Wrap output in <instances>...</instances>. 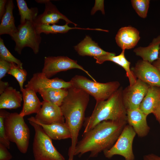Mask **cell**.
Here are the masks:
<instances>
[{"label": "cell", "mask_w": 160, "mask_h": 160, "mask_svg": "<svg viewBox=\"0 0 160 160\" xmlns=\"http://www.w3.org/2000/svg\"><path fill=\"white\" fill-rule=\"evenodd\" d=\"M127 121H103L86 132L78 143L74 156H82L90 152L89 157H97L102 151L109 149L114 144Z\"/></svg>", "instance_id": "obj_1"}, {"label": "cell", "mask_w": 160, "mask_h": 160, "mask_svg": "<svg viewBox=\"0 0 160 160\" xmlns=\"http://www.w3.org/2000/svg\"><path fill=\"white\" fill-rule=\"evenodd\" d=\"M89 95L81 89L73 87L69 88L67 95L60 106L71 134V143L68 151V160H73L79 132L85 119Z\"/></svg>", "instance_id": "obj_2"}, {"label": "cell", "mask_w": 160, "mask_h": 160, "mask_svg": "<svg viewBox=\"0 0 160 160\" xmlns=\"http://www.w3.org/2000/svg\"><path fill=\"white\" fill-rule=\"evenodd\" d=\"M123 90L120 87L107 100L96 102L92 114L85 119L83 133L104 121H127V110L123 101Z\"/></svg>", "instance_id": "obj_3"}, {"label": "cell", "mask_w": 160, "mask_h": 160, "mask_svg": "<svg viewBox=\"0 0 160 160\" xmlns=\"http://www.w3.org/2000/svg\"><path fill=\"white\" fill-rule=\"evenodd\" d=\"M4 125L8 140L16 144L20 152L26 153L29 145L30 132L23 117L17 113H9L4 119Z\"/></svg>", "instance_id": "obj_4"}, {"label": "cell", "mask_w": 160, "mask_h": 160, "mask_svg": "<svg viewBox=\"0 0 160 160\" xmlns=\"http://www.w3.org/2000/svg\"><path fill=\"white\" fill-rule=\"evenodd\" d=\"M70 81L72 87L83 90L93 97L96 102L107 100L120 86L118 81L100 83L78 75L72 77Z\"/></svg>", "instance_id": "obj_5"}, {"label": "cell", "mask_w": 160, "mask_h": 160, "mask_svg": "<svg viewBox=\"0 0 160 160\" xmlns=\"http://www.w3.org/2000/svg\"><path fill=\"white\" fill-rule=\"evenodd\" d=\"M28 121L35 132L33 143L34 160H65L53 145L52 139L45 133L42 127L32 121Z\"/></svg>", "instance_id": "obj_6"}, {"label": "cell", "mask_w": 160, "mask_h": 160, "mask_svg": "<svg viewBox=\"0 0 160 160\" xmlns=\"http://www.w3.org/2000/svg\"><path fill=\"white\" fill-rule=\"evenodd\" d=\"M11 37L15 42L14 49L18 54L20 55L26 47L31 48L35 54L39 52L41 37L37 33L33 22L26 20L20 24L17 32Z\"/></svg>", "instance_id": "obj_7"}, {"label": "cell", "mask_w": 160, "mask_h": 160, "mask_svg": "<svg viewBox=\"0 0 160 160\" xmlns=\"http://www.w3.org/2000/svg\"><path fill=\"white\" fill-rule=\"evenodd\" d=\"M136 134L133 128L126 124L113 146L103 151L105 156L111 158L115 155H119L125 160H134L132 144Z\"/></svg>", "instance_id": "obj_8"}, {"label": "cell", "mask_w": 160, "mask_h": 160, "mask_svg": "<svg viewBox=\"0 0 160 160\" xmlns=\"http://www.w3.org/2000/svg\"><path fill=\"white\" fill-rule=\"evenodd\" d=\"M42 72L49 78L57 73L72 69H78L87 74L93 81L96 80L89 73L77 63L76 60H72L67 56H57L45 57Z\"/></svg>", "instance_id": "obj_9"}, {"label": "cell", "mask_w": 160, "mask_h": 160, "mask_svg": "<svg viewBox=\"0 0 160 160\" xmlns=\"http://www.w3.org/2000/svg\"><path fill=\"white\" fill-rule=\"evenodd\" d=\"M150 86L137 79L131 86L126 87L122 91L123 103L127 110L139 108Z\"/></svg>", "instance_id": "obj_10"}, {"label": "cell", "mask_w": 160, "mask_h": 160, "mask_svg": "<svg viewBox=\"0 0 160 160\" xmlns=\"http://www.w3.org/2000/svg\"><path fill=\"white\" fill-rule=\"evenodd\" d=\"M131 69L137 79L150 86L160 87V73L152 63L140 60Z\"/></svg>", "instance_id": "obj_11"}, {"label": "cell", "mask_w": 160, "mask_h": 160, "mask_svg": "<svg viewBox=\"0 0 160 160\" xmlns=\"http://www.w3.org/2000/svg\"><path fill=\"white\" fill-rule=\"evenodd\" d=\"M25 87L32 89L36 93L42 89L48 88L68 89L72 86L70 81H66L58 78L50 79L41 72L34 73Z\"/></svg>", "instance_id": "obj_12"}, {"label": "cell", "mask_w": 160, "mask_h": 160, "mask_svg": "<svg viewBox=\"0 0 160 160\" xmlns=\"http://www.w3.org/2000/svg\"><path fill=\"white\" fill-rule=\"evenodd\" d=\"M38 3L44 4L45 8L44 12L38 15L33 22L35 25L48 24L53 25L57 23L60 19L65 20L66 23H72L75 26L77 25L72 22L66 16L61 13L49 0H37Z\"/></svg>", "instance_id": "obj_13"}, {"label": "cell", "mask_w": 160, "mask_h": 160, "mask_svg": "<svg viewBox=\"0 0 160 160\" xmlns=\"http://www.w3.org/2000/svg\"><path fill=\"white\" fill-rule=\"evenodd\" d=\"M42 102L41 108L34 117L36 121L44 124L65 123L60 106L44 101Z\"/></svg>", "instance_id": "obj_14"}, {"label": "cell", "mask_w": 160, "mask_h": 160, "mask_svg": "<svg viewBox=\"0 0 160 160\" xmlns=\"http://www.w3.org/2000/svg\"><path fill=\"white\" fill-rule=\"evenodd\" d=\"M147 116L139 108L127 110V122L140 137L146 136L149 132L150 128L147 121Z\"/></svg>", "instance_id": "obj_15"}, {"label": "cell", "mask_w": 160, "mask_h": 160, "mask_svg": "<svg viewBox=\"0 0 160 160\" xmlns=\"http://www.w3.org/2000/svg\"><path fill=\"white\" fill-rule=\"evenodd\" d=\"M140 39L139 31L131 26L121 28L115 37L116 42L122 50L133 48Z\"/></svg>", "instance_id": "obj_16"}, {"label": "cell", "mask_w": 160, "mask_h": 160, "mask_svg": "<svg viewBox=\"0 0 160 160\" xmlns=\"http://www.w3.org/2000/svg\"><path fill=\"white\" fill-rule=\"evenodd\" d=\"M125 50H122L119 55L116 56L115 53L95 57L96 62L101 64L106 61H111L122 67L126 72V76L128 78L129 85H133L136 81L137 79L134 75L130 68V63L126 58L124 55Z\"/></svg>", "instance_id": "obj_17"}, {"label": "cell", "mask_w": 160, "mask_h": 160, "mask_svg": "<svg viewBox=\"0 0 160 160\" xmlns=\"http://www.w3.org/2000/svg\"><path fill=\"white\" fill-rule=\"evenodd\" d=\"M23 101L22 109L19 114L24 117L26 115L33 113H37L42 105L36 95L32 89L25 88L21 91Z\"/></svg>", "instance_id": "obj_18"}, {"label": "cell", "mask_w": 160, "mask_h": 160, "mask_svg": "<svg viewBox=\"0 0 160 160\" xmlns=\"http://www.w3.org/2000/svg\"><path fill=\"white\" fill-rule=\"evenodd\" d=\"M41 125L47 135L52 139L60 140L71 138L69 129L65 123H55L50 124H44L36 121L34 117L28 119Z\"/></svg>", "instance_id": "obj_19"}, {"label": "cell", "mask_w": 160, "mask_h": 160, "mask_svg": "<svg viewBox=\"0 0 160 160\" xmlns=\"http://www.w3.org/2000/svg\"><path fill=\"white\" fill-rule=\"evenodd\" d=\"M75 50L79 55L89 56L93 57L110 54L111 52H106L93 41L89 36L85 38L76 45L74 47Z\"/></svg>", "instance_id": "obj_20"}, {"label": "cell", "mask_w": 160, "mask_h": 160, "mask_svg": "<svg viewBox=\"0 0 160 160\" xmlns=\"http://www.w3.org/2000/svg\"><path fill=\"white\" fill-rule=\"evenodd\" d=\"M160 104V87L150 86L139 108L148 116L153 113Z\"/></svg>", "instance_id": "obj_21"}, {"label": "cell", "mask_w": 160, "mask_h": 160, "mask_svg": "<svg viewBox=\"0 0 160 160\" xmlns=\"http://www.w3.org/2000/svg\"><path fill=\"white\" fill-rule=\"evenodd\" d=\"M22 95L12 87H8L0 95V109H15L21 106Z\"/></svg>", "instance_id": "obj_22"}, {"label": "cell", "mask_w": 160, "mask_h": 160, "mask_svg": "<svg viewBox=\"0 0 160 160\" xmlns=\"http://www.w3.org/2000/svg\"><path fill=\"white\" fill-rule=\"evenodd\" d=\"M14 7L13 0H7L6 5L5 12L1 20L0 35L8 34L11 37L17 31L13 14Z\"/></svg>", "instance_id": "obj_23"}, {"label": "cell", "mask_w": 160, "mask_h": 160, "mask_svg": "<svg viewBox=\"0 0 160 160\" xmlns=\"http://www.w3.org/2000/svg\"><path fill=\"white\" fill-rule=\"evenodd\" d=\"M160 47V35L154 38L148 46L135 49L134 52L142 60L152 63L159 58Z\"/></svg>", "instance_id": "obj_24"}, {"label": "cell", "mask_w": 160, "mask_h": 160, "mask_svg": "<svg viewBox=\"0 0 160 160\" xmlns=\"http://www.w3.org/2000/svg\"><path fill=\"white\" fill-rule=\"evenodd\" d=\"M68 89L48 88L42 89L38 92L43 101L60 106L68 94Z\"/></svg>", "instance_id": "obj_25"}, {"label": "cell", "mask_w": 160, "mask_h": 160, "mask_svg": "<svg viewBox=\"0 0 160 160\" xmlns=\"http://www.w3.org/2000/svg\"><path fill=\"white\" fill-rule=\"evenodd\" d=\"M67 23L63 25H59L55 24L51 25L42 24L35 25L36 30L37 33L41 34L44 33L47 34L49 33H65L73 29H79L92 30H97L96 28H81L79 27H71L68 26Z\"/></svg>", "instance_id": "obj_26"}, {"label": "cell", "mask_w": 160, "mask_h": 160, "mask_svg": "<svg viewBox=\"0 0 160 160\" xmlns=\"http://www.w3.org/2000/svg\"><path fill=\"white\" fill-rule=\"evenodd\" d=\"M16 1L20 15V24L24 23L26 20L34 22L38 16L37 8H29L24 0H17Z\"/></svg>", "instance_id": "obj_27"}, {"label": "cell", "mask_w": 160, "mask_h": 160, "mask_svg": "<svg viewBox=\"0 0 160 160\" xmlns=\"http://www.w3.org/2000/svg\"><path fill=\"white\" fill-rule=\"evenodd\" d=\"M7 73L12 75L16 79L19 84L21 92L24 89L23 84L26 80L27 73L26 70L15 63H11V68Z\"/></svg>", "instance_id": "obj_28"}, {"label": "cell", "mask_w": 160, "mask_h": 160, "mask_svg": "<svg viewBox=\"0 0 160 160\" xmlns=\"http://www.w3.org/2000/svg\"><path fill=\"white\" fill-rule=\"evenodd\" d=\"M0 60L14 63L23 68V63L11 54L5 46L4 41L1 38H0Z\"/></svg>", "instance_id": "obj_29"}, {"label": "cell", "mask_w": 160, "mask_h": 160, "mask_svg": "<svg viewBox=\"0 0 160 160\" xmlns=\"http://www.w3.org/2000/svg\"><path fill=\"white\" fill-rule=\"evenodd\" d=\"M150 2L149 0L131 1L132 7L140 17L143 18L147 16Z\"/></svg>", "instance_id": "obj_30"}, {"label": "cell", "mask_w": 160, "mask_h": 160, "mask_svg": "<svg viewBox=\"0 0 160 160\" xmlns=\"http://www.w3.org/2000/svg\"><path fill=\"white\" fill-rule=\"evenodd\" d=\"M9 112L3 109L0 111V143L5 145L8 149L10 148V141L7 138L5 132L4 120Z\"/></svg>", "instance_id": "obj_31"}, {"label": "cell", "mask_w": 160, "mask_h": 160, "mask_svg": "<svg viewBox=\"0 0 160 160\" xmlns=\"http://www.w3.org/2000/svg\"><path fill=\"white\" fill-rule=\"evenodd\" d=\"M11 63L0 60V80L8 73L11 68Z\"/></svg>", "instance_id": "obj_32"}, {"label": "cell", "mask_w": 160, "mask_h": 160, "mask_svg": "<svg viewBox=\"0 0 160 160\" xmlns=\"http://www.w3.org/2000/svg\"><path fill=\"white\" fill-rule=\"evenodd\" d=\"M7 148L0 143V160H10L12 156L8 151Z\"/></svg>", "instance_id": "obj_33"}, {"label": "cell", "mask_w": 160, "mask_h": 160, "mask_svg": "<svg viewBox=\"0 0 160 160\" xmlns=\"http://www.w3.org/2000/svg\"><path fill=\"white\" fill-rule=\"evenodd\" d=\"M104 0H95V5L91 10V14L94 15L97 10H100L103 14H104Z\"/></svg>", "instance_id": "obj_34"}, {"label": "cell", "mask_w": 160, "mask_h": 160, "mask_svg": "<svg viewBox=\"0 0 160 160\" xmlns=\"http://www.w3.org/2000/svg\"><path fill=\"white\" fill-rule=\"evenodd\" d=\"M7 0H0V19L1 20L5 14L6 10V5Z\"/></svg>", "instance_id": "obj_35"}, {"label": "cell", "mask_w": 160, "mask_h": 160, "mask_svg": "<svg viewBox=\"0 0 160 160\" xmlns=\"http://www.w3.org/2000/svg\"><path fill=\"white\" fill-rule=\"evenodd\" d=\"M143 160H160V156L153 153L149 154L143 156Z\"/></svg>", "instance_id": "obj_36"}, {"label": "cell", "mask_w": 160, "mask_h": 160, "mask_svg": "<svg viewBox=\"0 0 160 160\" xmlns=\"http://www.w3.org/2000/svg\"><path fill=\"white\" fill-rule=\"evenodd\" d=\"M9 87V84L8 82L3 81L0 80V94H2Z\"/></svg>", "instance_id": "obj_37"}, {"label": "cell", "mask_w": 160, "mask_h": 160, "mask_svg": "<svg viewBox=\"0 0 160 160\" xmlns=\"http://www.w3.org/2000/svg\"><path fill=\"white\" fill-rule=\"evenodd\" d=\"M156 120L160 124V104L155 109L153 113Z\"/></svg>", "instance_id": "obj_38"}, {"label": "cell", "mask_w": 160, "mask_h": 160, "mask_svg": "<svg viewBox=\"0 0 160 160\" xmlns=\"http://www.w3.org/2000/svg\"><path fill=\"white\" fill-rule=\"evenodd\" d=\"M152 64L158 69L160 73V58L154 61Z\"/></svg>", "instance_id": "obj_39"}, {"label": "cell", "mask_w": 160, "mask_h": 160, "mask_svg": "<svg viewBox=\"0 0 160 160\" xmlns=\"http://www.w3.org/2000/svg\"><path fill=\"white\" fill-rule=\"evenodd\" d=\"M160 58V49H159V58Z\"/></svg>", "instance_id": "obj_40"}]
</instances>
